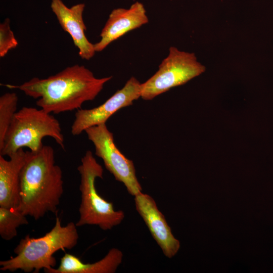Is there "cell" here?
<instances>
[{
  "mask_svg": "<svg viewBox=\"0 0 273 273\" xmlns=\"http://www.w3.org/2000/svg\"><path fill=\"white\" fill-rule=\"evenodd\" d=\"M112 78H96L84 66L76 64L47 78L34 77L19 85H4L38 99L36 104L39 108L59 114L81 109L84 102L94 100Z\"/></svg>",
  "mask_w": 273,
  "mask_h": 273,
  "instance_id": "6da1fadb",
  "label": "cell"
},
{
  "mask_svg": "<svg viewBox=\"0 0 273 273\" xmlns=\"http://www.w3.org/2000/svg\"><path fill=\"white\" fill-rule=\"evenodd\" d=\"M25 152L18 208L25 215L38 220L48 212L57 211L64 192L63 173L55 164L51 146L43 145L37 151Z\"/></svg>",
  "mask_w": 273,
  "mask_h": 273,
  "instance_id": "7a4b0ae2",
  "label": "cell"
},
{
  "mask_svg": "<svg viewBox=\"0 0 273 273\" xmlns=\"http://www.w3.org/2000/svg\"><path fill=\"white\" fill-rule=\"evenodd\" d=\"M76 223L70 222L62 226L57 217L53 228L44 236L34 238L29 235L19 241L14 249L15 256L0 261V270L38 273L55 268L56 259L53 254L57 251L74 248L79 235Z\"/></svg>",
  "mask_w": 273,
  "mask_h": 273,
  "instance_id": "3957f363",
  "label": "cell"
},
{
  "mask_svg": "<svg viewBox=\"0 0 273 273\" xmlns=\"http://www.w3.org/2000/svg\"><path fill=\"white\" fill-rule=\"evenodd\" d=\"M46 136L64 149V138L59 120L42 108L23 107L16 113L0 147V155L10 156L20 149L37 151Z\"/></svg>",
  "mask_w": 273,
  "mask_h": 273,
  "instance_id": "277c9868",
  "label": "cell"
},
{
  "mask_svg": "<svg viewBox=\"0 0 273 273\" xmlns=\"http://www.w3.org/2000/svg\"><path fill=\"white\" fill-rule=\"evenodd\" d=\"M77 170L80 175L81 202L76 226L96 225L108 231L120 224L125 217L124 212L115 210L113 203L105 200L97 191L96 179L103 178V168L91 151H87L82 157Z\"/></svg>",
  "mask_w": 273,
  "mask_h": 273,
  "instance_id": "5b68a950",
  "label": "cell"
},
{
  "mask_svg": "<svg viewBox=\"0 0 273 273\" xmlns=\"http://www.w3.org/2000/svg\"><path fill=\"white\" fill-rule=\"evenodd\" d=\"M205 70L206 67L197 61L194 53L171 47L158 71L141 83V97L145 100H151L172 87L187 83Z\"/></svg>",
  "mask_w": 273,
  "mask_h": 273,
  "instance_id": "8992f818",
  "label": "cell"
},
{
  "mask_svg": "<svg viewBox=\"0 0 273 273\" xmlns=\"http://www.w3.org/2000/svg\"><path fill=\"white\" fill-rule=\"evenodd\" d=\"M85 132L94 144L96 155L103 160L106 168L115 179L123 183L132 196L142 192V188L136 176L133 161L127 158L117 148L113 134L106 123L89 127Z\"/></svg>",
  "mask_w": 273,
  "mask_h": 273,
  "instance_id": "52a82bcc",
  "label": "cell"
},
{
  "mask_svg": "<svg viewBox=\"0 0 273 273\" xmlns=\"http://www.w3.org/2000/svg\"><path fill=\"white\" fill-rule=\"evenodd\" d=\"M141 97V83L132 76L121 89L99 106L77 110L71 127V134L78 135L89 127L106 123L118 110L132 105L133 101Z\"/></svg>",
  "mask_w": 273,
  "mask_h": 273,
  "instance_id": "ba28073f",
  "label": "cell"
},
{
  "mask_svg": "<svg viewBox=\"0 0 273 273\" xmlns=\"http://www.w3.org/2000/svg\"><path fill=\"white\" fill-rule=\"evenodd\" d=\"M134 203L136 211L163 254L169 258L173 257L180 248V242L174 237L154 199L149 195L141 192L134 196Z\"/></svg>",
  "mask_w": 273,
  "mask_h": 273,
  "instance_id": "9c48e42d",
  "label": "cell"
},
{
  "mask_svg": "<svg viewBox=\"0 0 273 273\" xmlns=\"http://www.w3.org/2000/svg\"><path fill=\"white\" fill-rule=\"evenodd\" d=\"M148 22L145 7L139 2L132 4L128 9L113 10L102 30L100 40L94 44L96 52L102 51L113 41Z\"/></svg>",
  "mask_w": 273,
  "mask_h": 273,
  "instance_id": "30bf717a",
  "label": "cell"
},
{
  "mask_svg": "<svg viewBox=\"0 0 273 273\" xmlns=\"http://www.w3.org/2000/svg\"><path fill=\"white\" fill-rule=\"evenodd\" d=\"M85 8L84 3L67 7L62 0H52L51 8L56 15L62 28L71 36L73 43L78 50L82 59L88 60L96 52L94 44L85 35L86 29L83 19Z\"/></svg>",
  "mask_w": 273,
  "mask_h": 273,
  "instance_id": "8fae6325",
  "label": "cell"
},
{
  "mask_svg": "<svg viewBox=\"0 0 273 273\" xmlns=\"http://www.w3.org/2000/svg\"><path fill=\"white\" fill-rule=\"evenodd\" d=\"M23 148L6 160L0 155V207H18L20 204V175L25 161Z\"/></svg>",
  "mask_w": 273,
  "mask_h": 273,
  "instance_id": "7c38bea8",
  "label": "cell"
},
{
  "mask_svg": "<svg viewBox=\"0 0 273 273\" xmlns=\"http://www.w3.org/2000/svg\"><path fill=\"white\" fill-rule=\"evenodd\" d=\"M122 252L112 248L104 258L94 263H84L76 256L66 253L57 268L44 271L46 273H114L123 259Z\"/></svg>",
  "mask_w": 273,
  "mask_h": 273,
  "instance_id": "4fadbf2b",
  "label": "cell"
},
{
  "mask_svg": "<svg viewBox=\"0 0 273 273\" xmlns=\"http://www.w3.org/2000/svg\"><path fill=\"white\" fill-rule=\"evenodd\" d=\"M18 208L0 207V236L9 241L17 235V228L27 224L28 221Z\"/></svg>",
  "mask_w": 273,
  "mask_h": 273,
  "instance_id": "5bb4252c",
  "label": "cell"
},
{
  "mask_svg": "<svg viewBox=\"0 0 273 273\" xmlns=\"http://www.w3.org/2000/svg\"><path fill=\"white\" fill-rule=\"evenodd\" d=\"M18 102L15 93H6L0 97V147L17 112Z\"/></svg>",
  "mask_w": 273,
  "mask_h": 273,
  "instance_id": "9a60e30c",
  "label": "cell"
},
{
  "mask_svg": "<svg viewBox=\"0 0 273 273\" xmlns=\"http://www.w3.org/2000/svg\"><path fill=\"white\" fill-rule=\"evenodd\" d=\"M18 45V42L11 29L10 20L7 18L0 24V57H5Z\"/></svg>",
  "mask_w": 273,
  "mask_h": 273,
  "instance_id": "2e32d148",
  "label": "cell"
}]
</instances>
